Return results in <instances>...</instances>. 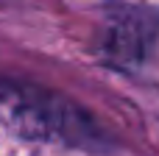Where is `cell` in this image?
Wrapping results in <instances>:
<instances>
[{"label":"cell","mask_w":159,"mask_h":156,"mask_svg":"<svg viewBox=\"0 0 159 156\" xmlns=\"http://www.w3.org/2000/svg\"><path fill=\"white\" fill-rule=\"evenodd\" d=\"M0 100H3V109L8 112V117L17 126H22L25 131H59L67 117V114L56 112L48 98L28 95L14 87H6L0 92Z\"/></svg>","instance_id":"6da1fadb"}]
</instances>
